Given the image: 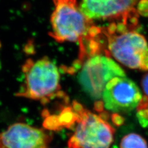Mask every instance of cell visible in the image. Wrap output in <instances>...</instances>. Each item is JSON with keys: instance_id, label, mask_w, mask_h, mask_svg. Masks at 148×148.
Masks as SVG:
<instances>
[{"instance_id": "7a4b0ae2", "label": "cell", "mask_w": 148, "mask_h": 148, "mask_svg": "<svg viewBox=\"0 0 148 148\" xmlns=\"http://www.w3.org/2000/svg\"><path fill=\"white\" fill-rule=\"evenodd\" d=\"M22 70L24 83L16 96L39 101L43 104L56 98L68 99L61 90L59 69L48 58L27 59Z\"/></svg>"}, {"instance_id": "6da1fadb", "label": "cell", "mask_w": 148, "mask_h": 148, "mask_svg": "<svg viewBox=\"0 0 148 148\" xmlns=\"http://www.w3.org/2000/svg\"><path fill=\"white\" fill-rule=\"evenodd\" d=\"M49 35L58 43L77 42L79 49L99 35L101 27L83 14L77 0H53Z\"/></svg>"}, {"instance_id": "7c38bea8", "label": "cell", "mask_w": 148, "mask_h": 148, "mask_svg": "<svg viewBox=\"0 0 148 148\" xmlns=\"http://www.w3.org/2000/svg\"><path fill=\"white\" fill-rule=\"evenodd\" d=\"M141 85L145 94V96L148 98V73H146L143 76L141 80Z\"/></svg>"}, {"instance_id": "3957f363", "label": "cell", "mask_w": 148, "mask_h": 148, "mask_svg": "<svg viewBox=\"0 0 148 148\" xmlns=\"http://www.w3.org/2000/svg\"><path fill=\"white\" fill-rule=\"evenodd\" d=\"M102 30L110 56L130 69L148 71V44L144 36L115 24Z\"/></svg>"}, {"instance_id": "ba28073f", "label": "cell", "mask_w": 148, "mask_h": 148, "mask_svg": "<svg viewBox=\"0 0 148 148\" xmlns=\"http://www.w3.org/2000/svg\"><path fill=\"white\" fill-rule=\"evenodd\" d=\"M51 139L43 130L16 123L0 133V148H48Z\"/></svg>"}, {"instance_id": "8fae6325", "label": "cell", "mask_w": 148, "mask_h": 148, "mask_svg": "<svg viewBox=\"0 0 148 148\" xmlns=\"http://www.w3.org/2000/svg\"><path fill=\"white\" fill-rule=\"evenodd\" d=\"M137 11L139 14L148 16V0H141L139 1Z\"/></svg>"}, {"instance_id": "30bf717a", "label": "cell", "mask_w": 148, "mask_h": 148, "mask_svg": "<svg viewBox=\"0 0 148 148\" xmlns=\"http://www.w3.org/2000/svg\"><path fill=\"white\" fill-rule=\"evenodd\" d=\"M138 117L143 126L148 125V98L143 96L138 108Z\"/></svg>"}, {"instance_id": "277c9868", "label": "cell", "mask_w": 148, "mask_h": 148, "mask_svg": "<svg viewBox=\"0 0 148 148\" xmlns=\"http://www.w3.org/2000/svg\"><path fill=\"white\" fill-rule=\"evenodd\" d=\"M72 106L79 117L73 135L68 141L69 148H109L115 133L110 123L75 101Z\"/></svg>"}, {"instance_id": "5b68a950", "label": "cell", "mask_w": 148, "mask_h": 148, "mask_svg": "<svg viewBox=\"0 0 148 148\" xmlns=\"http://www.w3.org/2000/svg\"><path fill=\"white\" fill-rule=\"evenodd\" d=\"M77 71H79L78 79L82 89L97 101H101L105 87L110 80L115 77H126L121 67L107 54L88 58L73 72Z\"/></svg>"}, {"instance_id": "8992f818", "label": "cell", "mask_w": 148, "mask_h": 148, "mask_svg": "<svg viewBox=\"0 0 148 148\" xmlns=\"http://www.w3.org/2000/svg\"><path fill=\"white\" fill-rule=\"evenodd\" d=\"M140 0H81L80 8L91 21L109 22L131 30L138 27L136 5Z\"/></svg>"}, {"instance_id": "52a82bcc", "label": "cell", "mask_w": 148, "mask_h": 148, "mask_svg": "<svg viewBox=\"0 0 148 148\" xmlns=\"http://www.w3.org/2000/svg\"><path fill=\"white\" fill-rule=\"evenodd\" d=\"M141 91L126 77H115L106 85L102 96L104 107L115 113L128 112L135 109L142 99Z\"/></svg>"}, {"instance_id": "4fadbf2b", "label": "cell", "mask_w": 148, "mask_h": 148, "mask_svg": "<svg viewBox=\"0 0 148 148\" xmlns=\"http://www.w3.org/2000/svg\"><path fill=\"white\" fill-rule=\"evenodd\" d=\"M0 69H1V61H0Z\"/></svg>"}, {"instance_id": "9c48e42d", "label": "cell", "mask_w": 148, "mask_h": 148, "mask_svg": "<svg viewBox=\"0 0 148 148\" xmlns=\"http://www.w3.org/2000/svg\"><path fill=\"white\" fill-rule=\"evenodd\" d=\"M120 148H148V146L147 142L141 136L132 133L122 138Z\"/></svg>"}]
</instances>
